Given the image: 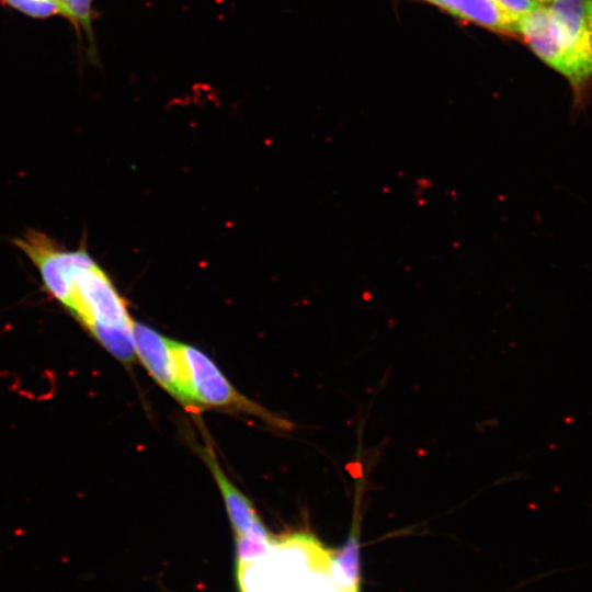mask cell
<instances>
[{"label":"cell","mask_w":592,"mask_h":592,"mask_svg":"<svg viewBox=\"0 0 592 592\" xmlns=\"http://www.w3.org/2000/svg\"><path fill=\"white\" fill-rule=\"evenodd\" d=\"M360 508L355 506L349 536L331 555L329 576L340 592H360Z\"/></svg>","instance_id":"9c48e42d"},{"label":"cell","mask_w":592,"mask_h":592,"mask_svg":"<svg viewBox=\"0 0 592 592\" xmlns=\"http://www.w3.org/2000/svg\"><path fill=\"white\" fill-rule=\"evenodd\" d=\"M565 45L592 78V38L585 0H553L549 8Z\"/></svg>","instance_id":"ba28073f"},{"label":"cell","mask_w":592,"mask_h":592,"mask_svg":"<svg viewBox=\"0 0 592 592\" xmlns=\"http://www.w3.org/2000/svg\"><path fill=\"white\" fill-rule=\"evenodd\" d=\"M534 1L547 2V1H553V0H534Z\"/></svg>","instance_id":"2e32d148"},{"label":"cell","mask_w":592,"mask_h":592,"mask_svg":"<svg viewBox=\"0 0 592 592\" xmlns=\"http://www.w3.org/2000/svg\"><path fill=\"white\" fill-rule=\"evenodd\" d=\"M452 14L501 32H517L520 16L511 14L493 0H434Z\"/></svg>","instance_id":"30bf717a"},{"label":"cell","mask_w":592,"mask_h":592,"mask_svg":"<svg viewBox=\"0 0 592 592\" xmlns=\"http://www.w3.org/2000/svg\"><path fill=\"white\" fill-rule=\"evenodd\" d=\"M332 551L314 535L292 533L275 538L270 553L237 566L240 592H296L312 571H328Z\"/></svg>","instance_id":"6da1fadb"},{"label":"cell","mask_w":592,"mask_h":592,"mask_svg":"<svg viewBox=\"0 0 592 592\" xmlns=\"http://www.w3.org/2000/svg\"><path fill=\"white\" fill-rule=\"evenodd\" d=\"M15 243L37 267L45 289L66 307L73 273L92 258L82 250L67 251L38 231H27Z\"/></svg>","instance_id":"5b68a950"},{"label":"cell","mask_w":592,"mask_h":592,"mask_svg":"<svg viewBox=\"0 0 592 592\" xmlns=\"http://www.w3.org/2000/svg\"><path fill=\"white\" fill-rule=\"evenodd\" d=\"M588 26L592 38V0H585Z\"/></svg>","instance_id":"9a60e30c"},{"label":"cell","mask_w":592,"mask_h":592,"mask_svg":"<svg viewBox=\"0 0 592 592\" xmlns=\"http://www.w3.org/2000/svg\"><path fill=\"white\" fill-rule=\"evenodd\" d=\"M498 5H500L506 12L514 14L516 16L524 15L539 4L534 0H493Z\"/></svg>","instance_id":"5bb4252c"},{"label":"cell","mask_w":592,"mask_h":592,"mask_svg":"<svg viewBox=\"0 0 592 592\" xmlns=\"http://www.w3.org/2000/svg\"><path fill=\"white\" fill-rule=\"evenodd\" d=\"M66 308L87 328L130 327L134 322L124 299L94 261L73 273Z\"/></svg>","instance_id":"3957f363"},{"label":"cell","mask_w":592,"mask_h":592,"mask_svg":"<svg viewBox=\"0 0 592 592\" xmlns=\"http://www.w3.org/2000/svg\"><path fill=\"white\" fill-rule=\"evenodd\" d=\"M213 456L212 451L208 449L205 456L206 463L221 492L236 536L260 540L274 538L264 526L252 502L231 483Z\"/></svg>","instance_id":"52a82bcc"},{"label":"cell","mask_w":592,"mask_h":592,"mask_svg":"<svg viewBox=\"0 0 592 592\" xmlns=\"http://www.w3.org/2000/svg\"><path fill=\"white\" fill-rule=\"evenodd\" d=\"M172 348L183 389L193 408L230 409L251 413L273 425L285 423L241 395L204 352L175 341Z\"/></svg>","instance_id":"7a4b0ae2"},{"label":"cell","mask_w":592,"mask_h":592,"mask_svg":"<svg viewBox=\"0 0 592 592\" xmlns=\"http://www.w3.org/2000/svg\"><path fill=\"white\" fill-rule=\"evenodd\" d=\"M517 33L545 64L569 81L576 98L580 101L592 78L565 45L549 8L539 4L533 11L521 15L517 21Z\"/></svg>","instance_id":"277c9868"},{"label":"cell","mask_w":592,"mask_h":592,"mask_svg":"<svg viewBox=\"0 0 592 592\" xmlns=\"http://www.w3.org/2000/svg\"><path fill=\"white\" fill-rule=\"evenodd\" d=\"M275 538L270 540L252 539L249 537L237 536L236 553L237 566L252 563L270 553Z\"/></svg>","instance_id":"4fadbf2b"},{"label":"cell","mask_w":592,"mask_h":592,"mask_svg":"<svg viewBox=\"0 0 592 592\" xmlns=\"http://www.w3.org/2000/svg\"><path fill=\"white\" fill-rule=\"evenodd\" d=\"M88 330L116 358L123 362H132L135 358L133 326L109 327L93 325Z\"/></svg>","instance_id":"8fae6325"},{"label":"cell","mask_w":592,"mask_h":592,"mask_svg":"<svg viewBox=\"0 0 592 592\" xmlns=\"http://www.w3.org/2000/svg\"><path fill=\"white\" fill-rule=\"evenodd\" d=\"M62 16L67 18L77 30L84 31L90 46V55L95 57V44L92 32V0H65L62 5Z\"/></svg>","instance_id":"7c38bea8"},{"label":"cell","mask_w":592,"mask_h":592,"mask_svg":"<svg viewBox=\"0 0 592 592\" xmlns=\"http://www.w3.org/2000/svg\"><path fill=\"white\" fill-rule=\"evenodd\" d=\"M428 1L434 2V0H428Z\"/></svg>","instance_id":"e0dca14e"},{"label":"cell","mask_w":592,"mask_h":592,"mask_svg":"<svg viewBox=\"0 0 592 592\" xmlns=\"http://www.w3.org/2000/svg\"><path fill=\"white\" fill-rule=\"evenodd\" d=\"M133 339L136 356L150 376L181 403L192 407L183 389L172 340L137 322L133 323Z\"/></svg>","instance_id":"8992f818"}]
</instances>
